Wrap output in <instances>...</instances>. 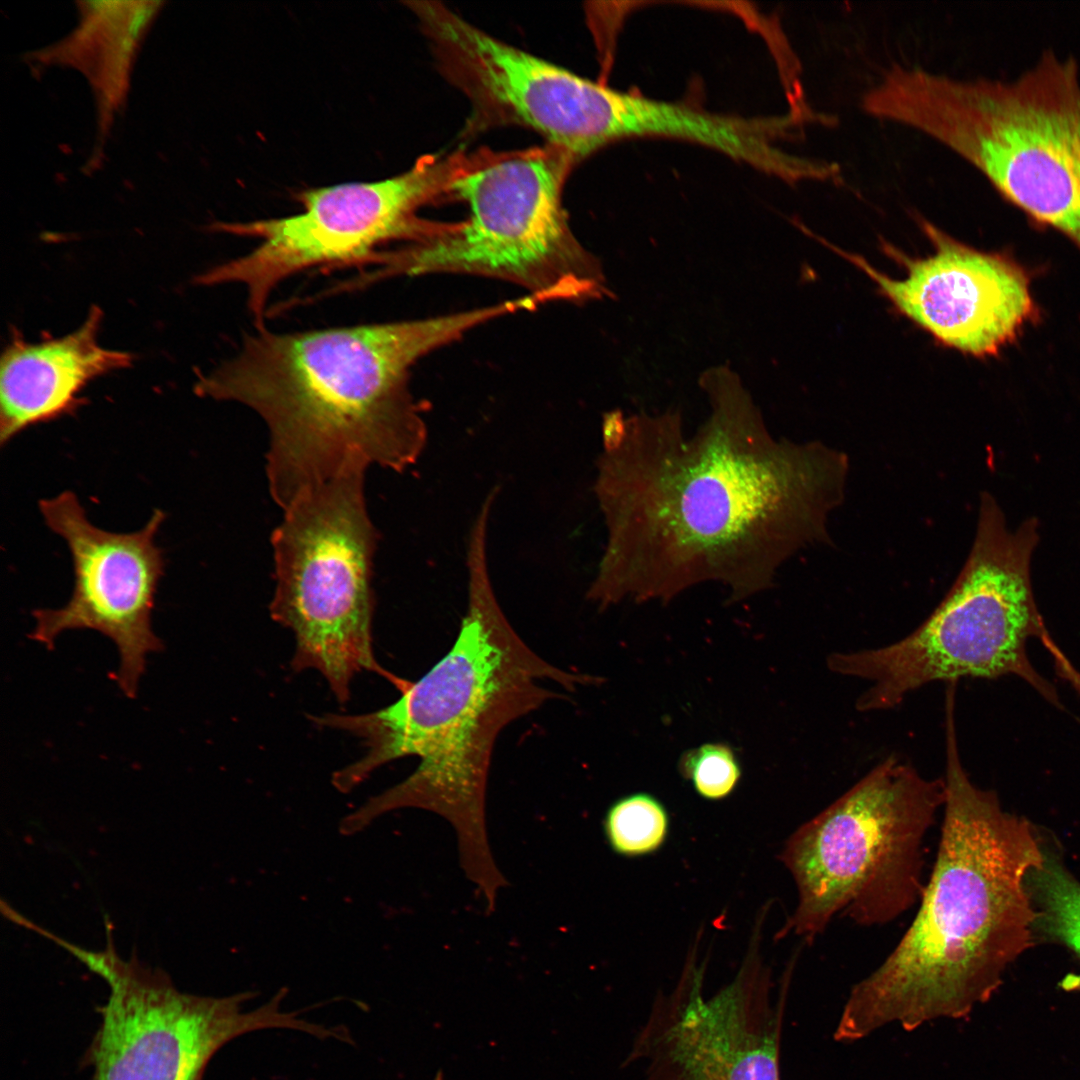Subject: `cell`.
I'll return each instance as SVG.
<instances>
[{
	"label": "cell",
	"mask_w": 1080,
	"mask_h": 1080,
	"mask_svg": "<svg viewBox=\"0 0 1080 1080\" xmlns=\"http://www.w3.org/2000/svg\"><path fill=\"white\" fill-rule=\"evenodd\" d=\"M944 801L943 778L890 756L800 825L779 854L798 901L777 936L812 944L840 913L871 927L918 904L925 838Z\"/></svg>",
	"instance_id": "ba28073f"
},
{
	"label": "cell",
	"mask_w": 1080,
	"mask_h": 1080,
	"mask_svg": "<svg viewBox=\"0 0 1080 1080\" xmlns=\"http://www.w3.org/2000/svg\"><path fill=\"white\" fill-rule=\"evenodd\" d=\"M669 815L660 800L646 792L625 795L606 811L603 828L610 848L624 857L659 850L669 833Z\"/></svg>",
	"instance_id": "ac0fdd59"
},
{
	"label": "cell",
	"mask_w": 1080,
	"mask_h": 1080,
	"mask_svg": "<svg viewBox=\"0 0 1080 1080\" xmlns=\"http://www.w3.org/2000/svg\"><path fill=\"white\" fill-rule=\"evenodd\" d=\"M464 160L428 156L397 176L345 183L300 194L302 212L246 223H214L213 230L251 237L248 253L198 275L199 285L241 284L257 329L265 327L267 305L286 279L320 266L368 265L393 241L417 243L434 237L446 223L419 217V210L442 192Z\"/></svg>",
	"instance_id": "30bf717a"
},
{
	"label": "cell",
	"mask_w": 1080,
	"mask_h": 1080,
	"mask_svg": "<svg viewBox=\"0 0 1080 1080\" xmlns=\"http://www.w3.org/2000/svg\"><path fill=\"white\" fill-rule=\"evenodd\" d=\"M945 743L940 841L917 913L889 955L850 990L836 1041H857L892 1023L911 1031L961 1019L991 998L1006 968L1034 944L1027 878L1044 848L1025 818L973 784L957 737Z\"/></svg>",
	"instance_id": "277c9868"
},
{
	"label": "cell",
	"mask_w": 1080,
	"mask_h": 1080,
	"mask_svg": "<svg viewBox=\"0 0 1080 1080\" xmlns=\"http://www.w3.org/2000/svg\"><path fill=\"white\" fill-rule=\"evenodd\" d=\"M1038 521L1007 528L996 500L984 492L970 553L950 590L913 632L887 646L837 652L827 658L833 673L866 680L858 711L898 706L912 691L934 681L1016 675L1060 706L1053 685L1032 666V637L1047 630L1038 611L1030 563Z\"/></svg>",
	"instance_id": "8992f818"
},
{
	"label": "cell",
	"mask_w": 1080,
	"mask_h": 1080,
	"mask_svg": "<svg viewBox=\"0 0 1080 1080\" xmlns=\"http://www.w3.org/2000/svg\"><path fill=\"white\" fill-rule=\"evenodd\" d=\"M626 430V418L622 411L619 409L607 412L603 416L601 434L603 451H609L616 448Z\"/></svg>",
	"instance_id": "44dd1931"
},
{
	"label": "cell",
	"mask_w": 1080,
	"mask_h": 1080,
	"mask_svg": "<svg viewBox=\"0 0 1080 1080\" xmlns=\"http://www.w3.org/2000/svg\"><path fill=\"white\" fill-rule=\"evenodd\" d=\"M110 994L80 1062L91 1080H202L214 1055L233 1039L263 1029L309 1035L318 1026L284 1011L287 991L247 1010L252 991L225 997L180 992L161 970L119 960L104 979Z\"/></svg>",
	"instance_id": "8fae6325"
},
{
	"label": "cell",
	"mask_w": 1080,
	"mask_h": 1080,
	"mask_svg": "<svg viewBox=\"0 0 1080 1080\" xmlns=\"http://www.w3.org/2000/svg\"><path fill=\"white\" fill-rule=\"evenodd\" d=\"M867 110L934 138L999 195L1080 250V71L1051 50L1010 80L891 66Z\"/></svg>",
	"instance_id": "5b68a950"
},
{
	"label": "cell",
	"mask_w": 1080,
	"mask_h": 1080,
	"mask_svg": "<svg viewBox=\"0 0 1080 1080\" xmlns=\"http://www.w3.org/2000/svg\"><path fill=\"white\" fill-rule=\"evenodd\" d=\"M711 413L686 436L678 410L626 418L593 491L606 543L587 598L668 602L706 582L738 601L768 589L800 550L831 543L848 456L820 441L775 439L739 376L705 370Z\"/></svg>",
	"instance_id": "6da1fadb"
},
{
	"label": "cell",
	"mask_w": 1080,
	"mask_h": 1080,
	"mask_svg": "<svg viewBox=\"0 0 1080 1080\" xmlns=\"http://www.w3.org/2000/svg\"><path fill=\"white\" fill-rule=\"evenodd\" d=\"M46 525L69 548L74 571L72 595L61 608L36 609L30 638L53 649L67 630L92 629L117 646L120 665L114 679L129 698L137 693L148 653L163 649L151 627L158 583L165 561L155 536L165 520L156 509L146 525L131 533H115L93 525L74 492L42 499Z\"/></svg>",
	"instance_id": "4fadbf2b"
},
{
	"label": "cell",
	"mask_w": 1080,
	"mask_h": 1080,
	"mask_svg": "<svg viewBox=\"0 0 1080 1080\" xmlns=\"http://www.w3.org/2000/svg\"><path fill=\"white\" fill-rule=\"evenodd\" d=\"M434 1080H443V1077H442V1073H441V1072H438V1073L436 1074V1076H435Z\"/></svg>",
	"instance_id": "7402d4cb"
},
{
	"label": "cell",
	"mask_w": 1080,
	"mask_h": 1080,
	"mask_svg": "<svg viewBox=\"0 0 1080 1080\" xmlns=\"http://www.w3.org/2000/svg\"><path fill=\"white\" fill-rule=\"evenodd\" d=\"M572 163L550 146L464 161L448 192L465 201L468 218L425 241L382 251L365 282L447 273L513 283L539 304L611 296L600 260L576 238L562 205Z\"/></svg>",
	"instance_id": "52a82bcc"
},
{
	"label": "cell",
	"mask_w": 1080,
	"mask_h": 1080,
	"mask_svg": "<svg viewBox=\"0 0 1080 1080\" xmlns=\"http://www.w3.org/2000/svg\"><path fill=\"white\" fill-rule=\"evenodd\" d=\"M507 311L497 303L423 319L256 329L234 357L200 374L194 390L263 419L268 487L284 510L350 461L395 472L415 464L428 432L410 391L412 366Z\"/></svg>",
	"instance_id": "3957f363"
},
{
	"label": "cell",
	"mask_w": 1080,
	"mask_h": 1080,
	"mask_svg": "<svg viewBox=\"0 0 1080 1080\" xmlns=\"http://www.w3.org/2000/svg\"><path fill=\"white\" fill-rule=\"evenodd\" d=\"M488 524L470 529L466 550L467 609L449 651L415 682L406 681L394 703L358 715L326 713L319 726L362 739L363 756L336 771L333 785L349 792L377 768L405 756L419 764L401 783L345 816L354 834L380 815L413 807L445 818L457 834L461 867L479 893L492 895L506 882L489 845L485 800L491 755L499 733L512 721L564 696L544 685L574 692L601 679L551 665L517 634L494 592L487 558Z\"/></svg>",
	"instance_id": "7a4b0ae2"
},
{
	"label": "cell",
	"mask_w": 1080,
	"mask_h": 1080,
	"mask_svg": "<svg viewBox=\"0 0 1080 1080\" xmlns=\"http://www.w3.org/2000/svg\"><path fill=\"white\" fill-rule=\"evenodd\" d=\"M161 1H78L80 21L65 39L33 53L41 64L78 69L94 90L102 135L127 97L140 44Z\"/></svg>",
	"instance_id": "2e32d148"
},
{
	"label": "cell",
	"mask_w": 1080,
	"mask_h": 1080,
	"mask_svg": "<svg viewBox=\"0 0 1080 1080\" xmlns=\"http://www.w3.org/2000/svg\"><path fill=\"white\" fill-rule=\"evenodd\" d=\"M102 318L92 306L75 331L36 342L14 331L0 362L1 446L31 426L73 415L90 382L131 366V353L99 343Z\"/></svg>",
	"instance_id": "9a60e30c"
},
{
	"label": "cell",
	"mask_w": 1080,
	"mask_h": 1080,
	"mask_svg": "<svg viewBox=\"0 0 1080 1080\" xmlns=\"http://www.w3.org/2000/svg\"><path fill=\"white\" fill-rule=\"evenodd\" d=\"M1040 640L1050 653L1057 674L1067 681L1080 696V672L1054 642L1048 630L1042 634Z\"/></svg>",
	"instance_id": "ffe728a7"
},
{
	"label": "cell",
	"mask_w": 1080,
	"mask_h": 1080,
	"mask_svg": "<svg viewBox=\"0 0 1080 1080\" xmlns=\"http://www.w3.org/2000/svg\"><path fill=\"white\" fill-rule=\"evenodd\" d=\"M678 768L695 792L710 801L730 796L742 776L735 751L722 742L704 743L685 751L680 756Z\"/></svg>",
	"instance_id": "d6986e66"
},
{
	"label": "cell",
	"mask_w": 1080,
	"mask_h": 1080,
	"mask_svg": "<svg viewBox=\"0 0 1080 1080\" xmlns=\"http://www.w3.org/2000/svg\"><path fill=\"white\" fill-rule=\"evenodd\" d=\"M933 253L911 258L883 242L906 276L891 278L864 257L805 233L865 273L894 309L942 346L973 357L997 355L1033 319L1036 308L1024 270L1009 257L966 245L918 218Z\"/></svg>",
	"instance_id": "5bb4252c"
},
{
	"label": "cell",
	"mask_w": 1080,
	"mask_h": 1080,
	"mask_svg": "<svg viewBox=\"0 0 1080 1080\" xmlns=\"http://www.w3.org/2000/svg\"><path fill=\"white\" fill-rule=\"evenodd\" d=\"M1027 888L1036 914L1034 933L1065 945L1080 959V883L1044 848L1043 861L1029 873ZM1060 986L1080 991V974L1067 975Z\"/></svg>",
	"instance_id": "e0dca14e"
},
{
	"label": "cell",
	"mask_w": 1080,
	"mask_h": 1080,
	"mask_svg": "<svg viewBox=\"0 0 1080 1080\" xmlns=\"http://www.w3.org/2000/svg\"><path fill=\"white\" fill-rule=\"evenodd\" d=\"M366 468L350 461L301 495L284 509L271 537L276 585L270 616L294 634L292 668L320 672L340 703L349 699L351 681L362 671L395 686L401 680L373 652L377 535L364 496Z\"/></svg>",
	"instance_id": "9c48e42d"
},
{
	"label": "cell",
	"mask_w": 1080,
	"mask_h": 1080,
	"mask_svg": "<svg viewBox=\"0 0 1080 1080\" xmlns=\"http://www.w3.org/2000/svg\"><path fill=\"white\" fill-rule=\"evenodd\" d=\"M750 945L731 982L704 993L705 964L686 962L675 988L659 996L625 1064L643 1080H780V1045L794 959L774 999L771 970Z\"/></svg>",
	"instance_id": "7c38bea8"
}]
</instances>
